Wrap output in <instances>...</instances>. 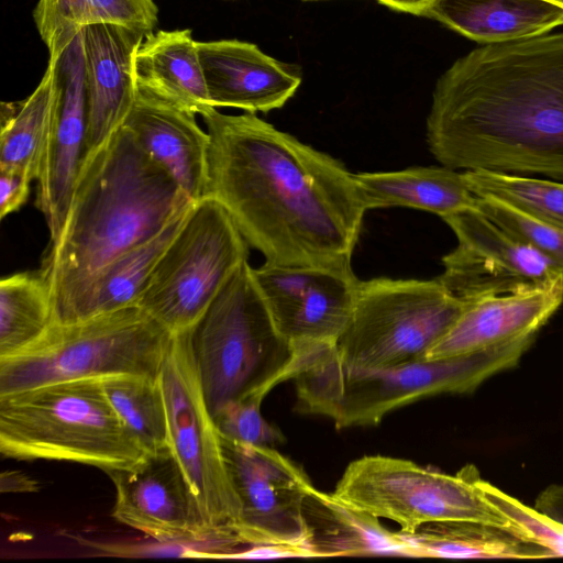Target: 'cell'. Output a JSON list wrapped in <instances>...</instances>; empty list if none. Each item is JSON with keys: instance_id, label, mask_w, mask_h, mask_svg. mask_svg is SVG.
I'll return each instance as SVG.
<instances>
[{"instance_id": "6da1fadb", "label": "cell", "mask_w": 563, "mask_h": 563, "mask_svg": "<svg viewBox=\"0 0 563 563\" xmlns=\"http://www.w3.org/2000/svg\"><path fill=\"white\" fill-rule=\"evenodd\" d=\"M201 117L209 135L207 195L265 263L354 274L351 258L367 211L354 174L255 113L211 108Z\"/></svg>"}, {"instance_id": "7a4b0ae2", "label": "cell", "mask_w": 563, "mask_h": 563, "mask_svg": "<svg viewBox=\"0 0 563 563\" xmlns=\"http://www.w3.org/2000/svg\"><path fill=\"white\" fill-rule=\"evenodd\" d=\"M427 141L450 168L563 180V33L457 58L437 80Z\"/></svg>"}, {"instance_id": "3957f363", "label": "cell", "mask_w": 563, "mask_h": 563, "mask_svg": "<svg viewBox=\"0 0 563 563\" xmlns=\"http://www.w3.org/2000/svg\"><path fill=\"white\" fill-rule=\"evenodd\" d=\"M192 202L122 125L84 157L64 227L40 267L51 287L54 321L100 269L155 236Z\"/></svg>"}, {"instance_id": "277c9868", "label": "cell", "mask_w": 563, "mask_h": 563, "mask_svg": "<svg viewBox=\"0 0 563 563\" xmlns=\"http://www.w3.org/2000/svg\"><path fill=\"white\" fill-rule=\"evenodd\" d=\"M533 340L527 336L471 354L378 368L343 364L333 344H298L296 409L330 418L336 429L375 426L390 411L422 398L473 391L488 377L516 366Z\"/></svg>"}, {"instance_id": "5b68a950", "label": "cell", "mask_w": 563, "mask_h": 563, "mask_svg": "<svg viewBox=\"0 0 563 563\" xmlns=\"http://www.w3.org/2000/svg\"><path fill=\"white\" fill-rule=\"evenodd\" d=\"M186 333L212 418L229 404L265 398L276 385L292 379L299 367L298 347L277 329L249 261Z\"/></svg>"}, {"instance_id": "8992f818", "label": "cell", "mask_w": 563, "mask_h": 563, "mask_svg": "<svg viewBox=\"0 0 563 563\" xmlns=\"http://www.w3.org/2000/svg\"><path fill=\"white\" fill-rule=\"evenodd\" d=\"M0 452L15 460L130 467L147 454L112 408L101 378L51 383L0 395Z\"/></svg>"}, {"instance_id": "52a82bcc", "label": "cell", "mask_w": 563, "mask_h": 563, "mask_svg": "<svg viewBox=\"0 0 563 563\" xmlns=\"http://www.w3.org/2000/svg\"><path fill=\"white\" fill-rule=\"evenodd\" d=\"M172 334L139 306L53 322L33 343L0 357V395L117 374L158 377Z\"/></svg>"}, {"instance_id": "ba28073f", "label": "cell", "mask_w": 563, "mask_h": 563, "mask_svg": "<svg viewBox=\"0 0 563 563\" xmlns=\"http://www.w3.org/2000/svg\"><path fill=\"white\" fill-rule=\"evenodd\" d=\"M478 470L466 465L451 475L417 463L365 455L351 462L333 495L344 503L400 526L412 533L439 521H474L505 529L528 541L478 486Z\"/></svg>"}, {"instance_id": "9c48e42d", "label": "cell", "mask_w": 563, "mask_h": 563, "mask_svg": "<svg viewBox=\"0 0 563 563\" xmlns=\"http://www.w3.org/2000/svg\"><path fill=\"white\" fill-rule=\"evenodd\" d=\"M464 307L439 278L361 280L334 354L360 368L424 361Z\"/></svg>"}, {"instance_id": "30bf717a", "label": "cell", "mask_w": 563, "mask_h": 563, "mask_svg": "<svg viewBox=\"0 0 563 563\" xmlns=\"http://www.w3.org/2000/svg\"><path fill=\"white\" fill-rule=\"evenodd\" d=\"M249 246L224 207L203 196L191 205L136 305L172 334L188 330L247 261Z\"/></svg>"}, {"instance_id": "8fae6325", "label": "cell", "mask_w": 563, "mask_h": 563, "mask_svg": "<svg viewBox=\"0 0 563 563\" xmlns=\"http://www.w3.org/2000/svg\"><path fill=\"white\" fill-rule=\"evenodd\" d=\"M158 380L167 410L172 452L205 523L217 534L241 541L234 531L241 504L227 470L220 434L203 398L186 331L172 336Z\"/></svg>"}, {"instance_id": "7c38bea8", "label": "cell", "mask_w": 563, "mask_h": 563, "mask_svg": "<svg viewBox=\"0 0 563 563\" xmlns=\"http://www.w3.org/2000/svg\"><path fill=\"white\" fill-rule=\"evenodd\" d=\"M115 488L112 517L154 540L198 544L208 558L247 549L241 541L212 532L172 451L147 454L139 463L106 471Z\"/></svg>"}, {"instance_id": "4fadbf2b", "label": "cell", "mask_w": 563, "mask_h": 563, "mask_svg": "<svg viewBox=\"0 0 563 563\" xmlns=\"http://www.w3.org/2000/svg\"><path fill=\"white\" fill-rule=\"evenodd\" d=\"M443 221L454 232L457 245L442 258L444 272L438 278L462 300L537 289L563 276L558 264L476 207Z\"/></svg>"}, {"instance_id": "5bb4252c", "label": "cell", "mask_w": 563, "mask_h": 563, "mask_svg": "<svg viewBox=\"0 0 563 563\" xmlns=\"http://www.w3.org/2000/svg\"><path fill=\"white\" fill-rule=\"evenodd\" d=\"M223 457L241 504L234 525L250 547L269 543L308 544L303 515L313 486L292 461L271 446H257L220 435Z\"/></svg>"}, {"instance_id": "9a60e30c", "label": "cell", "mask_w": 563, "mask_h": 563, "mask_svg": "<svg viewBox=\"0 0 563 563\" xmlns=\"http://www.w3.org/2000/svg\"><path fill=\"white\" fill-rule=\"evenodd\" d=\"M253 276L277 329L294 345L335 344L361 282L354 274L268 263L253 268Z\"/></svg>"}, {"instance_id": "2e32d148", "label": "cell", "mask_w": 563, "mask_h": 563, "mask_svg": "<svg viewBox=\"0 0 563 563\" xmlns=\"http://www.w3.org/2000/svg\"><path fill=\"white\" fill-rule=\"evenodd\" d=\"M55 58V97L48 140L37 181L36 207L55 241L67 210L85 152L87 97L84 30Z\"/></svg>"}, {"instance_id": "e0dca14e", "label": "cell", "mask_w": 563, "mask_h": 563, "mask_svg": "<svg viewBox=\"0 0 563 563\" xmlns=\"http://www.w3.org/2000/svg\"><path fill=\"white\" fill-rule=\"evenodd\" d=\"M210 103L268 112L282 108L301 84L299 69L240 40L197 42Z\"/></svg>"}, {"instance_id": "ac0fdd59", "label": "cell", "mask_w": 563, "mask_h": 563, "mask_svg": "<svg viewBox=\"0 0 563 563\" xmlns=\"http://www.w3.org/2000/svg\"><path fill=\"white\" fill-rule=\"evenodd\" d=\"M146 35L108 23L84 29L88 118L84 157L96 152L126 118L136 89L134 56Z\"/></svg>"}, {"instance_id": "d6986e66", "label": "cell", "mask_w": 563, "mask_h": 563, "mask_svg": "<svg viewBox=\"0 0 563 563\" xmlns=\"http://www.w3.org/2000/svg\"><path fill=\"white\" fill-rule=\"evenodd\" d=\"M562 302L563 276L537 289L465 300L462 313L427 360L471 354L536 336Z\"/></svg>"}, {"instance_id": "ffe728a7", "label": "cell", "mask_w": 563, "mask_h": 563, "mask_svg": "<svg viewBox=\"0 0 563 563\" xmlns=\"http://www.w3.org/2000/svg\"><path fill=\"white\" fill-rule=\"evenodd\" d=\"M122 126L194 201L207 195L209 135L194 112L136 88Z\"/></svg>"}, {"instance_id": "44dd1931", "label": "cell", "mask_w": 563, "mask_h": 563, "mask_svg": "<svg viewBox=\"0 0 563 563\" xmlns=\"http://www.w3.org/2000/svg\"><path fill=\"white\" fill-rule=\"evenodd\" d=\"M303 515L309 530L308 545L317 556L420 558L400 531L387 530L378 517L314 486L306 496Z\"/></svg>"}, {"instance_id": "7402d4cb", "label": "cell", "mask_w": 563, "mask_h": 563, "mask_svg": "<svg viewBox=\"0 0 563 563\" xmlns=\"http://www.w3.org/2000/svg\"><path fill=\"white\" fill-rule=\"evenodd\" d=\"M481 44L529 38L563 24L549 0H435L424 15Z\"/></svg>"}, {"instance_id": "603a6c76", "label": "cell", "mask_w": 563, "mask_h": 563, "mask_svg": "<svg viewBox=\"0 0 563 563\" xmlns=\"http://www.w3.org/2000/svg\"><path fill=\"white\" fill-rule=\"evenodd\" d=\"M135 87L195 114L213 108L191 30L148 33L134 56Z\"/></svg>"}, {"instance_id": "cb8c5ba5", "label": "cell", "mask_w": 563, "mask_h": 563, "mask_svg": "<svg viewBox=\"0 0 563 563\" xmlns=\"http://www.w3.org/2000/svg\"><path fill=\"white\" fill-rule=\"evenodd\" d=\"M366 208L405 207L442 219L476 207L465 173L446 166L354 174Z\"/></svg>"}, {"instance_id": "d4e9b609", "label": "cell", "mask_w": 563, "mask_h": 563, "mask_svg": "<svg viewBox=\"0 0 563 563\" xmlns=\"http://www.w3.org/2000/svg\"><path fill=\"white\" fill-rule=\"evenodd\" d=\"M190 207L155 236L100 269L55 322H74L136 305L151 273L178 232Z\"/></svg>"}, {"instance_id": "484cf974", "label": "cell", "mask_w": 563, "mask_h": 563, "mask_svg": "<svg viewBox=\"0 0 563 563\" xmlns=\"http://www.w3.org/2000/svg\"><path fill=\"white\" fill-rule=\"evenodd\" d=\"M55 97V58L34 91L22 101L1 103L0 170L18 172L31 181L40 175Z\"/></svg>"}, {"instance_id": "4316f807", "label": "cell", "mask_w": 563, "mask_h": 563, "mask_svg": "<svg viewBox=\"0 0 563 563\" xmlns=\"http://www.w3.org/2000/svg\"><path fill=\"white\" fill-rule=\"evenodd\" d=\"M33 16L52 55L93 24H118L148 34L157 24L158 8L154 0H38Z\"/></svg>"}, {"instance_id": "83f0119b", "label": "cell", "mask_w": 563, "mask_h": 563, "mask_svg": "<svg viewBox=\"0 0 563 563\" xmlns=\"http://www.w3.org/2000/svg\"><path fill=\"white\" fill-rule=\"evenodd\" d=\"M420 558L539 559L550 558L543 547L489 525L474 521H439L412 533L400 531Z\"/></svg>"}, {"instance_id": "f1b7e54d", "label": "cell", "mask_w": 563, "mask_h": 563, "mask_svg": "<svg viewBox=\"0 0 563 563\" xmlns=\"http://www.w3.org/2000/svg\"><path fill=\"white\" fill-rule=\"evenodd\" d=\"M54 322L49 284L40 269L15 273L0 282V357L37 340Z\"/></svg>"}, {"instance_id": "f546056e", "label": "cell", "mask_w": 563, "mask_h": 563, "mask_svg": "<svg viewBox=\"0 0 563 563\" xmlns=\"http://www.w3.org/2000/svg\"><path fill=\"white\" fill-rule=\"evenodd\" d=\"M121 422L146 454L172 451L167 410L158 377L117 374L101 378Z\"/></svg>"}, {"instance_id": "4dcf8cb0", "label": "cell", "mask_w": 563, "mask_h": 563, "mask_svg": "<svg viewBox=\"0 0 563 563\" xmlns=\"http://www.w3.org/2000/svg\"><path fill=\"white\" fill-rule=\"evenodd\" d=\"M477 198L494 199L563 229V181L487 169L464 170Z\"/></svg>"}, {"instance_id": "1f68e13d", "label": "cell", "mask_w": 563, "mask_h": 563, "mask_svg": "<svg viewBox=\"0 0 563 563\" xmlns=\"http://www.w3.org/2000/svg\"><path fill=\"white\" fill-rule=\"evenodd\" d=\"M476 208L512 236L532 246L563 269V229L534 220L494 199L477 198Z\"/></svg>"}, {"instance_id": "d6a6232c", "label": "cell", "mask_w": 563, "mask_h": 563, "mask_svg": "<svg viewBox=\"0 0 563 563\" xmlns=\"http://www.w3.org/2000/svg\"><path fill=\"white\" fill-rule=\"evenodd\" d=\"M264 397L253 396L229 404L214 417L220 435L233 441L257 446H271L285 442L278 428L264 419L261 405Z\"/></svg>"}, {"instance_id": "836d02e7", "label": "cell", "mask_w": 563, "mask_h": 563, "mask_svg": "<svg viewBox=\"0 0 563 563\" xmlns=\"http://www.w3.org/2000/svg\"><path fill=\"white\" fill-rule=\"evenodd\" d=\"M484 496L501 510L523 532L526 539L549 551L551 556H563V525L528 507L481 478Z\"/></svg>"}, {"instance_id": "e575fe53", "label": "cell", "mask_w": 563, "mask_h": 563, "mask_svg": "<svg viewBox=\"0 0 563 563\" xmlns=\"http://www.w3.org/2000/svg\"><path fill=\"white\" fill-rule=\"evenodd\" d=\"M32 181L21 173L0 170V218L19 210L27 200Z\"/></svg>"}, {"instance_id": "d590c367", "label": "cell", "mask_w": 563, "mask_h": 563, "mask_svg": "<svg viewBox=\"0 0 563 563\" xmlns=\"http://www.w3.org/2000/svg\"><path fill=\"white\" fill-rule=\"evenodd\" d=\"M316 553L308 544L269 543L250 547L236 552L229 559H275V558H314Z\"/></svg>"}, {"instance_id": "8d00e7d4", "label": "cell", "mask_w": 563, "mask_h": 563, "mask_svg": "<svg viewBox=\"0 0 563 563\" xmlns=\"http://www.w3.org/2000/svg\"><path fill=\"white\" fill-rule=\"evenodd\" d=\"M534 508L563 525V484H553L542 490L536 499Z\"/></svg>"}, {"instance_id": "74e56055", "label": "cell", "mask_w": 563, "mask_h": 563, "mask_svg": "<svg viewBox=\"0 0 563 563\" xmlns=\"http://www.w3.org/2000/svg\"><path fill=\"white\" fill-rule=\"evenodd\" d=\"M37 489V482L22 472L7 471L0 475L1 493H33Z\"/></svg>"}, {"instance_id": "f35d334b", "label": "cell", "mask_w": 563, "mask_h": 563, "mask_svg": "<svg viewBox=\"0 0 563 563\" xmlns=\"http://www.w3.org/2000/svg\"><path fill=\"white\" fill-rule=\"evenodd\" d=\"M399 12L423 16L435 0H376Z\"/></svg>"}, {"instance_id": "ab89813d", "label": "cell", "mask_w": 563, "mask_h": 563, "mask_svg": "<svg viewBox=\"0 0 563 563\" xmlns=\"http://www.w3.org/2000/svg\"><path fill=\"white\" fill-rule=\"evenodd\" d=\"M549 1H552L563 8V0H549Z\"/></svg>"}]
</instances>
